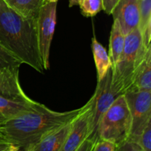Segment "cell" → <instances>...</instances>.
Instances as JSON below:
<instances>
[{
  "instance_id": "obj_24",
  "label": "cell",
  "mask_w": 151,
  "mask_h": 151,
  "mask_svg": "<svg viewBox=\"0 0 151 151\" xmlns=\"http://www.w3.org/2000/svg\"><path fill=\"white\" fill-rule=\"evenodd\" d=\"M96 142L91 139H86L75 151H93Z\"/></svg>"
},
{
  "instance_id": "obj_12",
  "label": "cell",
  "mask_w": 151,
  "mask_h": 151,
  "mask_svg": "<svg viewBox=\"0 0 151 151\" xmlns=\"http://www.w3.org/2000/svg\"><path fill=\"white\" fill-rule=\"evenodd\" d=\"M37 102L7 98L0 96V125L17 115L34 108Z\"/></svg>"
},
{
  "instance_id": "obj_28",
  "label": "cell",
  "mask_w": 151,
  "mask_h": 151,
  "mask_svg": "<svg viewBox=\"0 0 151 151\" xmlns=\"http://www.w3.org/2000/svg\"><path fill=\"white\" fill-rule=\"evenodd\" d=\"M44 3H50V2H58V0H43Z\"/></svg>"
},
{
  "instance_id": "obj_3",
  "label": "cell",
  "mask_w": 151,
  "mask_h": 151,
  "mask_svg": "<svg viewBox=\"0 0 151 151\" xmlns=\"http://www.w3.org/2000/svg\"><path fill=\"white\" fill-rule=\"evenodd\" d=\"M147 50L143 47L141 32L138 28L125 35L123 50L112 69L111 86L118 94H124L130 88L134 72Z\"/></svg>"
},
{
  "instance_id": "obj_17",
  "label": "cell",
  "mask_w": 151,
  "mask_h": 151,
  "mask_svg": "<svg viewBox=\"0 0 151 151\" xmlns=\"http://www.w3.org/2000/svg\"><path fill=\"white\" fill-rule=\"evenodd\" d=\"M139 9V22L138 29L143 41L151 39V0H138Z\"/></svg>"
},
{
  "instance_id": "obj_29",
  "label": "cell",
  "mask_w": 151,
  "mask_h": 151,
  "mask_svg": "<svg viewBox=\"0 0 151 151\" xmlns=\"http://www.w3.org/2000/svg\"><path fill=\"white\" fill-rule=\"evenodd\" d=\"M1 140H4L3 139V138H2V136H1V132H0V141H1Z\"/></svg>"
},
{
  "instance_id": "obj_18",
  "label": "cell",
  "mask_w": 151,
  "mask_h": 151,
  "mask_svg": "<svg viewBox=\"0 0 151 151\" xmlns=\"http://www.w3.org/2000/svg\"><path fill=\"white\" fill-rule=\"evenodd\" d=\"M22 63L0 44V71L19 70Z\"/></svg>"
},
{
  "instance_id": "obj_20",
  "label": "cell",
  "mask_w": 151,
  "mask_h": 151,
  "mask_svg": "<svg viewBox=\"0 0 151 151\" xmlns=\"http://www.w3.org/2000/svg\"><path fill=\"white\" fill-rule=\"evenodd\" d=\"M138 143L144 151H151V121L143 131Z\"/></svg>"
},
{
  "instance_id": "obj_8",
  "label": "cell",
  "mask_w": 151,
  "mask_h": 151,
  "mask_svg": "<svg viewBox=\"0 0 151 151\" xmlns=\"http://www.w3.org/2000/svg\"><path fill=\"white\" fill-rule=\"evenodd\" d=\"M91 99L71 122L70 128L60 151H75L90 136Z\"/></svg>"
},
{
  "instance_id": "obj_9",
  "label": "cell",
  "mask_w": 151,
  "mask_h": 151,
  "mask_svg": "<svg viewBox=\"0 0 151 151\" xmlns=\"http://www.w3.org/2000/svg\"><path fill=\"white\" fill-rule=\"evenodd\" d=\"M114 20H116L125 35L138 28L139 9L138 0H119L112 11Z\"/></svg>"
},
{
  "instance_id": "obj_19",
  "label": "cell",
  "mask_w": 151,
  "mask_h": 151,
  "mask_svg": "<svg viewBox=\"0 0 151 151\" xmlns=\"http://www.w3.org/2000/svg\"><path fill=\"white\" fill-rule=\"evenodd\" d=\"M81 13L86 17H93L103 10L102 0H81L79 2Z\"/></svg>"
},
{
  "instance_id": "obj_22",
  "label": "cell",
  "mask_w": 151,
  "mask_h": 151,
  "mask_svg": "<svg viewBox=\"0 0 151 151\" xmlns=\"http://www.w3.org/2000/svg\"><path fill=\"white\" fill-rule=\"evenodd\" d=\"M116 151H144L139 144L136 142L127 139L122 144L116 146Z\"/></svg>"
},
{
  "instance_id": "obj_4",
  "label": "cell",
  "mask_w": 151,
  "mask_h": 151,
  "mask_svg": "<svg viewBox=\"0 0 151 151\" xmlns=\"http://www.w3.org/2000/svg\"><path fill=\"white\" fill-rule=\"evenodd\" d=\"M131 128V117L124 94L116 98L100 119L98 139L111 142L116 146L126 141Z\"/></svg>"
},
{
  "instance_id": "obj_11",
  "label": "cell",
  "mask_w": 151,
  "mask_h": 151,
  "mask_svg": "<svg viewBox=\"0 0 151 151\" xmlns=\"http://www.w3.org/2000/svg\"><path fill=\"white\" fill-rule=\"evenodd\" d=\"M71 122L28 146L23 151H60L69 131Z\"/></svg>"
},
{
  "instance_id": "obj_23",
  "label": "cell",
  "mask_w": 151,
  "mask_h": 151,
  "mask_svg": "<svg viewBox=\"0 0 151 151\" xmlns=\"http://www.w3.org/2000/svg\"><path fill=\"white\" fill-rule=\"evenodd\" d=\"M102 1H103V10L108 15H110L112 13V11L119 0H102Z\"/></svg>"
},
{
  "instance_id": "obj_27",
  "label": "cell",
  "mask_w": 151,
  "mask_h": 151,
  "mask_svg": "<svg viewBox=\"0 0 151 151\" xmlns=\"http://www.w3.org/2000/svg\"><path fill=\"white\" fill-rule=\"evenodd\" d=\"M4 151H20V148L18 147H16V146H14V145H10V147H9L8 149H7L6 150Z\"/></svg>"
},
{
  "instance_id": "obj_13",
  "label": "cell",
  "mask_w": 151,
  "mask_h": 151,
  "mask_svg": "<svg viewBox=\"0 0 151 151\" xmlns=\"http://www.w3.org/2000/svg\"><path fill=\"white\" fill-rule=\"evenodd\" d=\"M128 90L151 91V47L147 50L142 61L136 69L132 83Z\"/></svg>"
},
{
  "instance_id": "obj_5",
  "label": "cell",
  "mask_w": 151,
  "mask_h": 151,
  "mask_svg": "<svg viewBox=\"0 0 151 151\" xmlns=\"http://www.w3.org/2000/svg\"><path fill=\"white\" fill-rule=\"evenodd\" d=\"M131 117L128 139L138 143L141 134L151 121V91L128 90L124 93Z\"/></svg>"
},
{
  "instance_id": "obj_1",
  "label": "cell",
  "mask_w": 151,
  "mask_h": 151,
  "mask_svg": "<svg viewBox=\"0 0 151 151\" xmlns=\"http://www.w3.org/2000/svg\"><path fill=\"white\" fill-rule=\"evenodd\" d=\"M82 110L58 112L37 103L32 109L0 125L3 139L20 149H25L50 133L71 122Z\"/></svg>"
},
{
  "instance_id": "obj_25",
  "label": "cell",
  "mask_w": 151,
  "mask_h": 151,
  "mask_svg": "<svg viewBox=\"0 0 151 151\" xmlns=\"http://www.w3.org/2000/svg\"><path fill=\"white\" fill-rule=\"evenodd\" d=\"M11 145L10 143L4 141V140H1L0 141V151H4L7 149H8L10 147Z\"/></svg>"
},
{
  "instance_id": "obj_26",
  "label": "cell",
  "mask_w": 151,
  "mask_h": 151,
  "mask_svg": "<svg viewBox=\"0 0 151 151\" xmlns=\"http://www.w3.org/2000/svg\"><path fill=\"white\" fill-rule=\"evenodd\" d=\"M81 0H69V7H72L73 6L78 5Z\"/></svg>"
},
{
  "instance_id": "obj_16",
  "label": "cell",
  "mask_w": 151,
  "mask_h": 151,
  "mask_svg": "<svg viewBox=\"0 0 151 151\" xmlns=\"http://www.w3.org/2000/svg\"><path fill=\"white\" fill-rule=\"evenodd\" d=\"M8 7L24 17L37 19L43 0H3Z\"/></svg>"
},
{
  "instance_id": "obj_10",
  "label": "cell",
  "mask_w": 151,
  "mask_h": 151,
  "mask_svg": "<svg viewBox=\"0 0 151 151\" xmlns=\"http://www.w3.org/2000/svg\"><path fill=\"white\" fill-rule=\"evenodd\" d=\"M19 70L0 71V96L29 101L31 99L26 95L19 83Z\"/></svg>"
},
{
  "instance_id": "obj_21",
  "label": "cell",
  "mask_w": 151,
  "mask_h": 151,
  "mask_svg": "<svg viewBox=\"0 0 151 151\" xmlns=\"http://www.w3.org/2000/svg\"><path fill=\"white\" fill-rule=\"evenodd\" d=\"M116 146L111 142L98 139L95 142L93 151H116Z\"/></svg>"
},
{
  "instance_id": "obj_6",
  "label": "cell",
  "mask_w": 151,
  "mask_h": 151,
  "mask_svg": "<svg viewBox=\"0 0 151 151\" xmlns=\"http://www.w3.org/2000/svg\"><path fill=\"white\" fill-rule=\"evenodd\" d=\"M112 69H109L105 76L97 81V88L91 99V119L90 136L88 139L97 141L98 139L97 131L102 116L110 108L118 97V94L112 88Z\"/></svg>"
},
{
  "instance_id": "obj_14",
  "label": "cell",
  "mask_w": 151,
  "mask_h": 151,
  "mask_svg": "<svg viewBox=\"0 0 151 151\" xmlns=\"http://www.w3.org/2000/svg\"><path fill=\"white\" fill-rule=\"evenodd\" d=\"M91 49L97 69V81H100L105 76L109 69L111 68V63L109 53L106 48L97 41L95 35L91 39Z\"/></svg>"
},
{
  "instance_id": "obj_2",
  "label": "cell",
  "mask_w": 151,
  "mask_h": 151,
  "mask_svg": "<svg viewBox=\"0 0 151 151\" xmlns=\"http://www.w3.org/2000/svg\"><path fill=\"white\" fill-rule=\"evenodd\" d=\"M0 44L22 63L44 72L37 19L24 17L3 0H0Z\"/></svg>"
},
{
  "instance_id": "obj_7",
  "label": "cell",
  "mask_w": 151,
  "mask_h": 151,
  "mask_svg": "<svg viewBox=\"0 0 151 151\" xmlns=\"http://www.w3.org/2000/svg\"><path fill=\"white\" fill-rule=\"evenodd\" d=\"M57 2L44 3L38 18V40L44 70L50 68V53L56 24Z\"/></svg>"
},
{
  "instance_id": "obj_15",
  "label": "cell",
  "mask_w": 151,
  "mask_h": 151,
  "mask_svg": "<svg viewBox=\"0 0 151 151\" xmlns=\"http://www.w3.org/2000/svg\"><path fill=\"white\" fill-rule=\"evenodd\" d=\"M125 35L122 32L120 26L116 20H114L109 41V53L111 69H114L122 53L125 44Z\"/></svg>"
}]
</instances>
